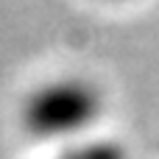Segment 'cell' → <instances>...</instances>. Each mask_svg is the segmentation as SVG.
<instances>
[{"instance_id":"obj_1","label":"cell","mask_w":159,"mask_h":159,"mask_svg":"<svg viewBox=\"0 0 159 159\" xmlns=\"http://www.w3.org/2000/svg\"><path fill=\"white\" fill-rule=\"evenodd\" d=\"M101 115V95L81 78H56L36 87L22 109L25 126L45 140L84 131Z\"/></svg>"},{"instance_id":"obj_2","label":"cell","mask_w":159,"mask_h":159,"mask_svg":"<svg viewBox=\"0 0 159 159\" xmlns=\"http://www.w3.org/2000/svg\"><path fill=\"white\" fill-rule=\"evenodd\" d=\"M59 159H126V157L112 143H92V145H84V148H73V151L61 154Z\"/></svg>"}]
</instances>
